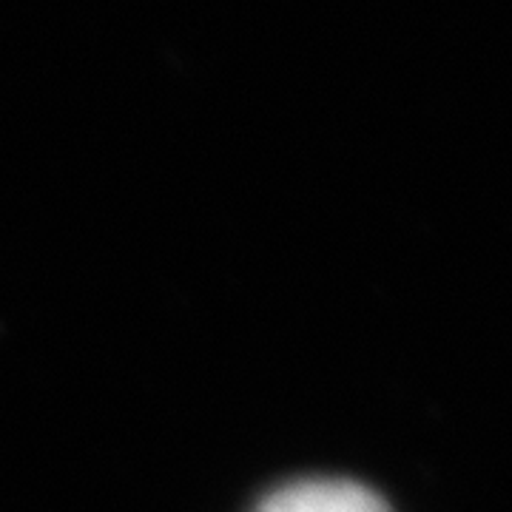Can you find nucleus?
<instances>
[{
  "mask_svg": "<svg viewBox=\"0 0 512 512\" xmlns=\"http://www.w3.org/2000/svg\"><path fill=\"white\" fill-rule=\"evenodd\" d=\"M254 512H390L387 501L350 478H305L262 498Z\"/></svg>",
  "mask_w": 512,
  "mask_h": 512,
  "instance_id": "1",
  "label": "nucleus"
}]
</instances>
